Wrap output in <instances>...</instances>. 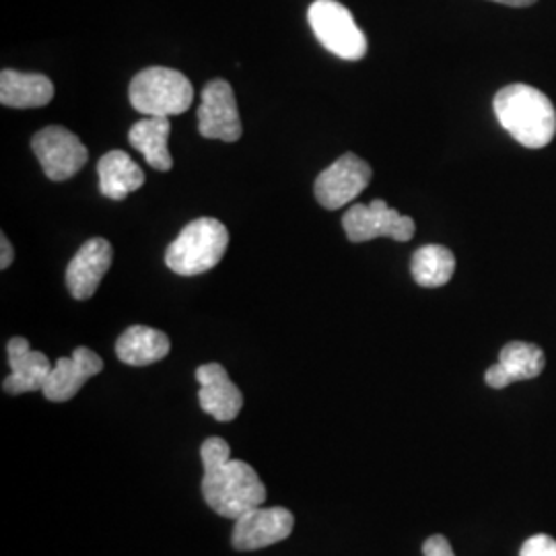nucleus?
<instances>
[{"label": "nucleus", "mask_w": 556, "mask_h": 556, "mask_svg": "<svg viewBox=\"0 0 556 556\" xmlns=\"http://www.w3.org/2000/svg\"><path fill=\"white\" fill-rule=\"evenodd\" d=\"M200 457L204 466L202 497L215 514L236 521L266 501V486L258 472L248 462L231 459V447L225 439H206Z\"/></svg>", "instance_id": "1"}, {"label": "nucleus", "mask_w": 556, "mask_h": 556, "mask_svg": "<svg viewBox=\"0 0 556 556\" xmlns=\"http://www.w3.org/2000/svg\"><path fill=\"white\" fill-rule=\"evenodd\" d=\"M498 124L528 149L546 147L556 135L553 101L530 85H507L493 101Z\"/></svg>", "instance_id": "2"}, {"label": "nucleus", "mask_w": 556, "mask_h": 556, "mask_svg": "<svg viewBox=\"0 0 556 556\" xmlns=\"http://www.w3.org/2000/svg\"><path fill=\"white\" fill-rule=\"evenodd\" d=\"M229 245V231L217 219L188 223L165 252V264L179 277H197L219 264Z\"/></svg>", "instance_id": "3"}, {"label": "nucleus", "mask_w": 556, "mask_h": 556, "mask_svg": "<svg viewBox=\"0 0 556 556\" xmlns=\"http://www.w3.org/2000/svg\"><path fill=\"white\" fill-rule=\"evenodd\" d=\"M128 100L144 116L172 118L190 110L194 101V87L186 75L165 66H151L140 71L130 83Z\"/></svg>", "instance_id": "4"}, {"label": "nucleus", "mask_w": 556, "mask_h": 556, "mask_svg": "<svg viewBox=\"0 0 556 556\" xmlns=\"http://www.w3.org/2000/svg\"><path fill=\"white\" fill-rule=\"evenodd\" d=\"M307 20L319 43L342 60H361L367 54V38L351 11L337 0H316Z\"/></svg>", "instance_id": "5"}, {"label": "nucleus", "mask_w": 556, "mask_h": 556, "mask_svg": "<svg viewBox=\"0 0 556 556\" xmlns=\"http://www.w3.org/2000/svg\"><path fill=\"white\" fill-rule=\"evenodd\" d=\"M31 151L40 161L43 174L52 181H66L79 174L89 160L87 147L64 126H48L31 139Z\"/></svg>", "instance_id": "6"}, {"label": "nucleus", "mask_w": 556, "mask_h": 556, "mask_svg": "<svg viewBox=\"0 0 556 556\" xmlns=\"http://www.w3.org/2000/svg\"><path fill=\"white\" fill-rule=\"evenodd\" d=\"M342 227L346 238L353 243L376 238L410 241L415 236V220L400 215L396 208L388 206V202L379 199L371 204L351 206L342 217Z\"/></svg>", "instance_id": "7"}, {"label": "nucleus", "mask_w": 556, "mask_h": 556, "mask_svg": "<svg viewBox=\"0 0 556 556\" xmlns=\"http://www.w3.org/2000/svg\"><path fill=\"white\" fill-rule=\"evenodd\" d=\"M374 169L367 161L361 160L355 153H344L330 167H326L314 186L316 199L328 211H338L371 184Z\"/></svg>", "instance_id": "8"}, {"label": "nucleus", "mask_w": 556, "mask_h": 556, "mask_svg": "<svg viewBox=\"0 0 556 556\" xmlns=\"http://www.w3.org/2000/svg\"><path fill=\"white\" fill-rule=\"evenodd\" d=\"M199 130L204 139L236 142L243 135L233 87L225 79L211 80L202 91Z\"/></svg>", "instance_id": "9"}, {"label": "nucleus", "mask_w": 556, "mask_h": 556, "mask_svg": "<svg viewBox=\"0 0 556 556\" xmlns=\"http://www.w3.org/2000/svg\"><path fill=\"white\" fill-rule=\"evenodd\" d=\"M295 517L285 507H256L236 519L231 542L241 553L260 551L291 536Z\"/></svg>", "instance_id": "10"}, {"label": "nucleus", "mask_w": 556, "mask_h": 556, "mask_svg": "<svg viewBox=\"0 0 556 556\" xmlns=\"http://www.w3.org/2000/svg\"><path fill=\"white\" fill-rule=\"evenodd\" d=\"M114 260L110 241L93 238L85 241L66 268V287L71 295L79 301L91 299L100 287L101 278L108 275Z\"/></svg>", "instance_id": "11"}, {"label": "nucleus", "mask_w": 556, "mask_h": 556, "mask_svg": "<svg viewBox=\"0 0 556 556\" xmlns=\"http://www.w3.org/2000/svg\"><path fill=\"white\" fill-rule=\"evenodd\" d=\"M103 371L100 355L87 346L75 349L73 357H62L52 367L43 386V396L50 402H66L79 394L80 388Z\"/></svg>", "instance_id": "12"}, {"label": "nucleus", "mask_w": 556, "mask_h": 556, "mask_svg": "<svg viewBox=\"0 0 556 556\" xmlns=\"http://www.w3.org/2000/svg\"><path fill=\"white\" fill-rule=\"evenodd\" d=\"M197 379L200 383V408L219 422L236 420L243 408V396L227 369L219 363H206L197 369Z\"/></svg>", "instance_id": "13"}, {"label": "nucleus", "mask_w": 556, "mask_h": 556, "mask_svg": "<svg viewBox=\"0 0 556 556\" xmlns=\"http://www.w3.org/2000/svg\"><path fill=\"white\" fill-rule=\"evenodd\" d=\"M11 376L2 381V390L11 396L43 390L52 371V363L40 351H31L27 338L15 337L7 344Z\"/></svg>", "instance_id": "14"}, {"label": "nucleus", "mask_w": 556, "mask_h": 556, "mask_svg": "<svg viewBox=\"0 0 556 556\" xmlns=\"http://www.w3.org/2000/svg\"><path fill=\"white\" fill-rule=\"evenodd\" d=\"M544 365H546V357L540 346L532 342L514 340L501 349L498 363L486 369L484 381L493 390H503L516 381L538 378Z\"/></svg>", "instance_id": "15"}, {"label": "nucleus", "mask_w": 556, "mask_h": 556, "mask_svg": "<svg viewBox=\"0 0 556 556\" xmlns=\"http://www.w3.org/2000/svg\"><path fill=\"white\" fill-rule=\"evenodd\" d=\"M54 98V83L38 73H0V103L4 108H43Z\"/></svg>", "instance_id": "16"}, {"label": "nucleus", "mask_w": 556, "mask_h": 556, "mask_svg": "<svg viewBox=\"0 0 556 556\" xmlns=\"http://www.w3.org/2000/svg\"><path fill=\"white\" fill-rule=\"evenodd\" d=\"M172 342L165 332L149 326H130L116 342V355L132 367H147L169 355Z\"/></svg>", "instance_id": "17"}, {"label": "nucleus", "mask_w": 556, "mask_h": 556, "mask_svg": "<svg viewBox=\"0 0 556 556\" xmlns=\"http://www.w3.org/2000/svg\"><path fill=\"white\" fill-rule=\"evenodd\" d=\"M169 132H172L169 118L147 116L130 128L128 140L139 153H142V157L153 169L169 172L174 167V157L167 149Z\"/></svg>", "instance_id": "18"}, {"label": "nucleus", "mask_w": 556, "mask_h": 556, "mask_svg": "<svg viewBox=\"0 0 556 556\" xmlns=\"http://www.w3.org/2000/svg\"><path fill=\"white\" fill-rule=\"evenodd\" d=\"M100 190L105 199L124 200L144 184V172L124 151H110L98 163Z\"/></svg>", "instance_id": "19"}, {"label": "nucleus", "mask_w": 556, "mask_h": 556, "mask_svg": "<svg viewBox=\"0 0 556 556\" xmlns=\"http://www.w3.org/2000/svg\"><path fill=\"white\" fill-rule=\"evenodd\" d=\"M410 273L420 287L438 289L447 285L454 277L456 256L445 245H438V243L422 245L413 256Z\"/></svg>", "instance_id": "20"}, {"label": "nucleus", "mask_w": 556, "mask_h": 556, "mask_svg": "<svg viewBox=\"0 0 556 556\" xmlns=\"http://www.w3.org/2000/svg\"><path fill=\"white\" fill-rule=\"evenodd\" d=\"M519 556H556V540L546 534L532 536L526 540Z\"/></svg>", "instance_id": "21"}, {"label": "nucleus", "mask_w": 556, "mask_h": 556, "mask_svg": "<svg viewBox=\"0 0 556 556\" xmlns=\"http://www.w3.org/2000/svg\"><path fill=\"white\" fill-rule=\"evenodd\" d=\"M422 555L425 556H456L450 540L445 536H431L422 544Z\"/></svg>", "instance_id": "22"}, {"label": "nucleus", "mask_w": 556, "mask_h": 556, "mask_svg": "<svg viewBox=\"0 0 556 556\" xmlns=\"http://www.w3.org/2000/svg\"><path fill=\"white\" fill-rule=\"evenodd\" d=\"M0 248H2V258H0V268L2 270H7L11 264H13V256H15V252H13V245H11V241L7 239V236L2 233L0 236Z\"/></svg>", "instance_id": "23"}, {"label": "nucleus", "mask_w": 556, "mask_h": 556, "mask_svg": "<svg viewBox=\"0 0 556 556\" xmlns=\"http://www.w3.org/2000/svg\"><path fill=\"white\" fill-rule=\"evenodd\" d=\"M493 2L507 4V7H530V4H534L536 0H493Z\"/></svg>", "instance_id": "24"}]
</instances>
